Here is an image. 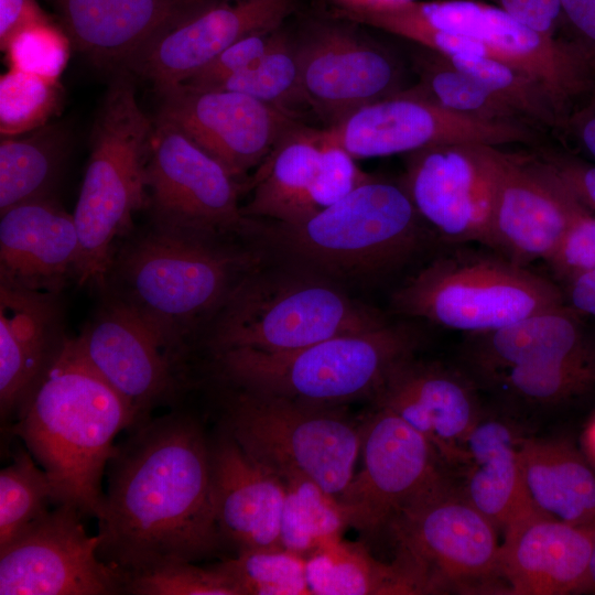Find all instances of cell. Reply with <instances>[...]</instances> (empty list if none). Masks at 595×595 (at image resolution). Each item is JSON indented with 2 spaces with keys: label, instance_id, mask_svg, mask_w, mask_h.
Wrapping results in <instances>:
<instances>
[{
  "label": "cell",
  "instance_id": "obj_1",
  "mask_svg": "<svg viewBox=\"0 0 595 595\" xmlns=\"http://www.w3.org/2000/svg\"><path fill=\"white\" fill-rule=\"evenodd\" d=\"M98 555L126 574L194 562L224 545L216 518L213 443L172 411L129 431L107 465Z\"/></svg>",
  "mask_w": 595,
  "mask_h": 595
},
{
  "label": "cell",
  "instance_id": "obj_2",
  "mask_svg": "<svg viewBox=\"0 0 595 595\" xmlns=\"http://www.w3.org/2000/svg\"><path fill=\"white\" fill-rule=\"evenodd\" d=\"M133 425L129 403L88 363L77 337L67 336L10 430L47 474L55 505L97 519L113 441Z\"/></svg>",
  "mask_w": 595,
  "mask_h": 595
},
{
  "label": "cell",
  "instance_id": "obj_3",
  "mask_svg": "<svg viewBox=\"0 0 595 595\" xmlns=\"http://www.w3.org/2000/svg\"><path fill=\"white\" fill-rule=\"evenodd\" d=\"M260 261L223 237L153 225L117 249L107 282L185 356L197 325L216 315Z\"/></svg>",
  "mask_w": 595,
  "mask_h": 595
},
{
  "label": "cell",
  "instance_id": "obj_4",
  "mask_svg": "<svg viewBox=\"0 0 595 595\" xmlns=\"http://www.w3.org/2000/svg\"><path fill=\"white\" fill-rule=\"evenodd\" d=\"M257 221L256 235L275 251L329 279L393 271L422 248L428 231L402 183L376 176L300 223Z\"/></svg>",
  "mask_w": 595,
  "mask_h": 595
},
{
  "label": "cell",
  "instance_id": "obj_5",
  "mask_svg": "<svg viewBox=\"0 0 595 595\" xmlns=\"http://www.w3.org/2000/svg\"><path fill=\"white\" fill-rule=\"evenodd\" d=\"M416 333L393 323L344 334L286 353L234 348L213 354L231 387L322 407L375 399L391 375L413 358Z\"/></svg>",
  "mask_w": 595,
  "mask_h": 595
},
{
  "label": "cell",
  "instance_id": "obj_6",
  "mask_svg": "<svg viewBox=\"0 0 595 595\" xmlns=\"http://www.w3.org/2000/svg\"><path fill=\"white\" fill-rule=\"evenodd\" d=\"M125 72L111 84L91 132V150L73 213L80 242L78 284L106 288L117 239L148 206L147 163L154 121Z\"/></svg>",
  "mask_w": 595,
  "mask_h": 595
},
{
  "label": "cell",
  "instance_id": "obj_7",
  "mask_svg": "<svg viewBox=\"0 0 595 595\" xmlns=\"http://www.w3.org/2000/svg\"><path fill=\"white\" fill-rule=\"evenodd\" d=\"M388 321L329 278L298 269L248 274L212 318V354L234 348L286 353Z\"/></svg>",
  "mask_w": 595,
  "mask_h": 595
},
{
  "label": "cell",
  "instance_id": "obj_8",
  "mask_svg": "<svg viewBox=\"0 0 595 595\" xmlns=\"http://www.w3.org/2000/svg\"><path fill=\"white\" fill-rule=\"evenodd\" d=\"M231 388L224 402L223 432L280 479L306 478L338 498L355 474L361 422L339 407Z\"/></svg>",
  "mask_w": 595,
  "mask_h": 595
},
{
  "label": "cell",
  "instance_id": "obj_9",
  "mask_svg": "<svg viewBox=\"0 0 595 595\" xmlns=\"http://www.w3.org/2000/svg\"><path fill=\"white\" fill-rule=\"evenodd\" d=\"M392 307L442 327L478 334L564 303L552 281L507 258L456 251L410 277L393 293Z\"/></svg>",
  "mask_w": 595,
  "mask_h": 595
},
{
  "label": "cell",
  "instance_id": "obj_10",
  "mask_svg": "<svg viewBox=\"0 0 595 595\" xmlns=\"http://www.w3.org/2000/svg\"><path fill=\"white\" fill-rule=\"evenodd\" d=\"M339 15L388 33L423 26L482 44L490 57L539 79L563 120L595 85V73L566 39L542 34L500 8L480 0H412L398 6L342 10Z\"/></svg>",
  "mask_w": 595,
  "mask_h": 595
},
{
  "label": "cell",
  "instance_id": "obj_11",
  "mask_svg": "<svg viewBox=\"0 0 595 595\" xmlns=\"http://www.w3.org/2000/svg\"><path fill=\"white\" fill-rule=\"evenodd\" d=\"M387 528L394 562L418 594L478 589L500 578L497 527L447 480L402 509Z\"/></svg>",
  "mask_w": 595,
  "mask_h": 595
},
{
  "label": "cell",
  "instance_id": "obj_12",
  "mask_svg": "<svg viewBox=\"0 0 595 595\" xmlns=\"http://www.w3.org/2000/svg\"><path fill=\"white\" fill-rule=\"evenodd\" d=\"M145 184L153 225L224 237L255 235L238 181L171 122L155 118Z\"/></svg>",
  "mask_w": 595,
  "mask_h": 595
},
{
  "label": "cell",
  "instance_id": "obj_13",
  "mask_svg": "<svg viewBox=\"0 0 595 595\" xmlns=\"http://www.w3.org/2000/svg\"><path fill=\"white\" fill-rule=\"evenodd\" d=\"M322 142L340 147L354 159L388 156L446 143H533L531 123L487 121L453 112L412 94H400L364 106L324 130Z\"/></svg>",
  "mask_w": 595,
  "mask_h": 595
},
{
  "label": "cell",
  "instance_id": "obj_14",
  "mask_svg": "<svg viewBox=\"0 0 595 595\" xmlns=\"http://www.w3.org/2000/svg\"><path fill=\"white\" fill-rule=\"evenodd\" d=\"M361 466L338 496L348 527L375 534L405 507L446 482L431 443L391 410L361 422Z\"/></svg>",
  "mask_w": 595,
  "mask_h": 595
},
{
  "label": "cell",
  "instance_id": "obj_15",
  "mask_svg": "<svg viewBox=\"0 0 595 595\" xmlns=\"http://www.w3.org/2000/svg\"><path fill=\"white\" fill-rule=\"evenodd\" d=\"M501 151L462 142L408 154L401 183L425 226L441 240L489 247Z\"/></svg>",
  "mask_w": 595,
  "mask_h": 595
},
{
  "label": "cell",
  "instance_id": "obj_16",
  "mask_svg": "<svg viewBox=\"0 0 595 595\" xmlns=\"http://www.w3.org/2000/svg\"><path fill=\"white\" fill-rule=\"evenodd\" d=\"M76 337L88 363L131 407V430L149 421L156 407L173 403L185 386V356L115 294Z\"/></svg>",
  "mask_w": 595,
  "mask_h": 595
},
{
  "label": "cell",
  "instance_id": "obj_17",
  "mask_svg": "<svg viewBox=\"0 0 595 595\" xmlns=\"http://www.w3.org/2000/svg\"><path fill=\"white\" fill-rule=\"evenodd\" d=\"M77 508L60 504L0 549L1 595L125 594L126 573L98 555Z\"/></svg>",
  "mask_w": 595,
  "mask_h": 595
},
{
  "label": "cell",
  "instance_id": "obj_18",
  "mask_svg": "<svg viewBox=\"0 0 595 595\" xmlns=\"http://www.w3.org/2000/svg\"><path fill=\"white\" fill-rule=\"evenodd\" d=\"M158 93L156 118L178 128L237 181L299 126L291 113L235 90L181 83Z\"/></svg>",
  "mask_w": 595,
  "mask_h": 595
},
{
  "label": "cell",
  "instance_id": "obj_19",
  "mask_svg": "<svg viewBox=\"0 0 595 595\" xmlns=\"http://www.w3.org/2000/svg\"><path fill=\"white\" fill-rule=\"evenodd\" d=\"M587 210L541 153L502 150L489 248L523 267L547 262Z\"/></svg>",
  "mask_w": 595,
  "mask_h": 595
},
{
  "label": "cell",
  "instance_id": "obj_20",
  "mask_svg": "<svg viewBox=\"0 0 595 595\" xmlns=\"http://www.w3.org/2000/svg\"><path fill=\"white\" fill-rule=\"evenodd\" d=\"M295 44L305 102L328 127L407 89L399 60L348 28L314 25Z\"/></svg>",
  "mask_w": 595,
  "mask_h": 595
},
{
  "label": "cell",
  "instance_id": "obj_21",
  "mask_svg": "<svg viewBox=\"0 0 595 595\" xmlns=\"http://www.w3.org/2000/svg\"><path fill=\"white\" fill-rule=\"evenodd\" d=\"M294 8L293 0H214L153 40L125 71L158 91L177 85L238 40L280 29Z\"/></svg>",
  "mask_w": 595,
  "mask_h": 595
},
{
  "label": "cell",
  "instance_id": "obj_22",
  "mask_svg": "<svg viewBox=\"0 0 595 595\" xmlns=\"http://www.w3.org/2000/svg\"><path fill=\"white\" fill-rule=\"evenodd\" d=\"M57 296L0 281L2 424L15 422L64 347Z\"/></svg>",
  "mask_w": 595,
  "mask_h": 595
},
{
  "label": "cell",
  "instance_id": "obj_23",
  "mask_svg": "<svg viewBox=\"0 0 595 595\" xmlns=\"http://www.w3.org/2000/svg\"><path fill=\"white\" fill-rule=\"evenodd\" d=\"M0 281L60 294L78 282L80 242L73 214L53 196L0 213Z\"/></svg>",
  "mask_w": 595,
  "mask_h": 595
},
{
  "label": "cell",
  "instance_id": "obj_24",
  "mask_svg": "<svg viewBox=\"0 0 595 595\" xmlns=\"http://www.w3.org/2000/svg\"><path fill=\"white\" fill-rule=\"evenodd\" d=\"M422 434L441 459L461 463L463 443L482 418L473 385L435 363H403L374 399Z\"/></svg>",
  "mask_w": 595,
  "mask_h": 595
},
{
  "label": "cell",
  "instance_id": "obj_25",
  "mask_svg": "<svg viewBox=\"0 0 595 595\" xmlns=\"http://www.w3.org/2000/svg\"><path fill=\"white\" fill-rule=\"evenodd\" d=\"M593 524H571L539 511L508 527L499 550V575L509 593H582L591 561Z\"/></svg>",
  "mask_w": 595,
  "mask_h": 595
},
{
  "label": "cell",
  "instance_id": "obj_26",
  "mask_svg": "<svg viewBox=\"0 0 595 595\" xmlns=\"http://www.w3.org/2000/svg\"><path fill=\"white\" fill-rule=\"evenodd\" d=\"M214 0H52L72 44L125 66L153 40Z\"/></svg>",
  "mask_w": 595,
  "mask_h": 595
},
{
  "label": "cell",
  "instance_id": "obj_27",
  "mask_svg": "<svg viewBox=\"0 0 595 595\" xmlns=\"http://www.w3.org/2000/svg\"><path fill=\"white\" fill-rule=\"evenodd\" d=\"M216 518L223 544L237 552L283 549L282 480L250 458L225 432L213 442Z\"/></svg>",
  "mask_w": 595,
  "mask_h": 595
},
{
  "label": "cell",
  "instance_id": "obj_28",
  "mask_svg": "<svg viewBox=\"0 0 595 595\" xmlns=\"http://www.w3.org/2000/svg\"><path fill=\"white\" fill-rule=\"evenodd\" d=\"M585 316L565 302L504 327L469 334L472 361L489 377L519 366L595 356Z\"/></svg>",
  "mask_w": 595,
  "mask_h": 595
},
{
  "label": "cell",
  "instance_id": "obj_29",
  "mask_svg": "<svg viewBox=\"0 0 595 595\" xmlns=\"http://www.w3.org/2000/svg\"><path fill=\"white\" fill-rule=\"evenodd\" d=\"M519 439L507 424L480 418L462 446L459 464L467 467L463 493L502 531L541 511L526 487L519 459Z\"/></svg>",
  "mask_w": 595,
  "mask_h": 595
},
{
  "label": "cell",
  "instance_id": "obj_30",
  "mask_svg": "<svg viewBox=\"0 0 595 595\" xmlns=\"http://www.w3.org/2000/svg\"><path fill=\"white\" fill-rule=\"evenodd\" d=\"M528 494L542 512L567 523L595 522V473L581 453L560 440L519 439Z\"/></svg>",
  "mask_w": 595,
  "mask_h": 595
},
{
  "label": "cell",
  "instance_id": "obj_31",
  "mask_svg": "<svg viewBox=\"0 0 595 595\" xmlns=\"http://www.w3.org/2000/svg\"><path fill=\"white\" fill-rule=\"evenodd\" d=\"M321 142L316 130L298 126L258 167L252 196L241 206L244 216L284 224L315 214L311 193L318 170Z\"/></svg>",
  "mask_w": 595,
  "mask_h": 595
},
{
  "label": "cell",
  "instance_id": "obj_32",
  "mask_svg": "<svg viewBox=\"0 0 595 595\" xmlns=\"http://www.w3.org/2000/svg\"><path fill=\"white\" fill-rule=\"evenodd\" d=\"M69 148V134L57 123L1 137L0 213L24 202L53 196Z\"/></svg>",
  "mask_w": 595,
  "mask_h": 595
},
{
  "label": "cell",
  "instance_id": "obj_33",
  "mask_svg": "<svg viewBox=\"0 0 595 595\" xmlns=\"http://www.w3.org/2000/svg\"><path fill=\"white\" fill-rule=\"evenodd\" d=\"M311 594H418L397 563L376 560L359 544L336 540L306 558Z\"/></svg>",
  "mask_w": 595,
  "mask_h": 595
},
{
  "label": "cell",
  "instance_id": "obj_34",
  "mask_svg": "<svg viewBox=\"0 0 595 595\" xmlns=\"http://www.w3.org/2000/svg\"><path fill=\"white\" fill-rule=\"evenodd\" d=\"M412 61L419 78L415 86L408 88L412 94L463 116L487 121L530 123L509 102L455 66L446 56L420 46L413 53Z\"/></svg>",
  "mask_w": 595,
  "mask_h": 595
},
{
  "label": "cell",
  "instance_id": "obj_35",
  "mask_svg": "<svg viewBox=\"0 0 595 595\" xmlns=\"http://www.w3.org/2000/svg\"><path fill=\"white\" fill-rule=\"evenodd\" d=\"M285 500L281 522L282 548L303 558L336 540L348 527L338 498L300 477L281 479Z\"/></svg>",
  "mask_w": 595,
  "mask_h": 595
},
{
  "label": "cell",
  "instance_id": "obj_36",
  "mask_svg": "<svg viewBox=\"0 0 595 595\" xmlns=\"http://www.w3.org/2000/svg\"><path fill=\"white\" fill-rule=\"evenodd\" d=\"M51 505L52 482L31 453L19 448L0 472V549L47 515Z\"/></svg>",
  "mask_w": 595,
  "mask_h": 595
},
{
  "label": "cell",
  "instance_id": "obj_37",
  "mask_svg": "<svg viewBox=\"0 0 595 595\" xmlns=\"http://www.w3.org/2000/svg\"><path fill=\"white\" fill-rule=\"evenodd\" d=\"M487 378L515 399L559 404L595 388V356L512 367Z\"/></svg>",
  "mask_w": 595,
  "mask_h": 595
},
{
  "label": "cell",
  "instance_id": "obj_38",
  "mask_svg": "<svg viewBox=\"0 0 595 595\" xmlns=\"http://www.w3.org/2000/svg\"><path fill=\"white\" fill-rule=\"evenodd\" d=\"M447 58L509 102L537 128H561L563 115L549 89L536 77L488 56Z\"/></svg>",
  "mask_w": 595,
  "mask_h": 595
},
{
  "label": "cell",
  "instance_id": "obj_39",
  "mask_svg": "<svg viewBox=\"0 0 595 595\" xmlns=\"http://www.w3.org/2000/svg\"><path fill=\"white\" fill-rule=\"evenodd\" d=\"M215 88L246 94L292 115V107L306 104L295 41L281 31L262 56Z\"/></svg>",
  "mask_w": 595,
  "mask_h": 595
},
{
  "label": "cell",
  "instance_id": "obj_40",
  "mask_svg": "<svg viewBox=\"0 0 595 595\" xmlns=\"http://www.w3.org/2000/svg\"><path fill=\"white\" fill-rule=\"evenodd\" d=\"M215 566L237 586L240 595L311 594L306 559L285 549H247Z\"/></svg>",
  "mask_w": 595,
  "mask_h": 595
},
{
  "label": "cell",
  "instance_id": "obj_41",
  "mask_svg": "<svg viewBox=\"0 0 595 595\" xmlns=\"http://www.w3.org/2000/svg\"><path fill=\"white\" fill-rule=\"evenodd\" d=\"M62 105L58 80L10 67L0 77L1 137L26 133L47 125Z\"/></svg>",
  "mask_w": 595,
  "mask_h": 595
},
{
  "label": "cell",
  "instance_id": "obj_42",
  "mask_svg": "<svg viewBox=\"0 0 595 595\" xmlns=\"http://www.w3.org/2000/svg\"><path fill=\"white\" fill-rule=\"evenodd\" d=\"M125 594L240 595V592L215 565L199 567L193 562L174 561L127 573Z\"/></svg>",
  "mask_w": 595,
  "mask_h": 595
},
{
  "label": "cell",
  "instance_id": "obj_43",
  "mask_svg": "<svg viewBox=\"0 0 595 595\" xmlns=\"http://www.w3.org/2000/svg\"><path fill=\"white\" fill-rule=\"evenodd\" d=\"M72 42L53 20L23 28L2 47L10 67L58 80Z\"/></svg>",
  "mask_w": 595,
  "mask_h": 595
},
{
  "label": "cell",
  "instance_id": "obj_44",
  "mask_svg": "<svg viewBox=\"0 0 595 595\" xmlns=\"http://www.w3.org/2000/svg\"><path fill=\"white\" fill-rule=\"evenodd\" d=\"M320 142L322 145L320 164L311 193L315 213L339 201L372 177L361 171L355 159L344 149L321 140Z\"/></svg>",
  "mask_w": 595,
  "mask_h": 595
},
{
  "label": "cell",
  "instance_id": "obj_45",
  "mask_svg": "<svg viewBox=\"0 0 595 595\" xmlns=\"http://www.w3.org/2000/svg\"><path fill=\"white\" fill-rule=\"evenodd\" d=\"M280 32L281 28L272 31L253 33L238 40L223 50L182 84L198 88L217 87L262 56L273 45Z\"/></svg>",
  "mask_w": 595,
  "mask_h": 595
},
{
  "label": "cell",
  "instance_id": "obj_46",
  "mask_svg": "<svg viewBox=\"0 0 595 595\" xmlns=\"http://www.w3.org/2000/svg\"><path fill=\"white\" fill-rule=\"evenodd\" d=\"M547 263L563 282L595 270V215L591 210L571 224Z\"/></svg>",
  "mask_w": 595,
  "mask_h": 595
},
{
  "label": "cell",
  "instance_id": "obj_47",
  "mask_svg": "<svg viewBox=\"0 0 595 595\" xmlns=\"http://www.w3.org/2000/svg\"><path fill=\"white\" fill-rule=\"evenodd\" d=\"M562 26L595 73V0H560Z\"/></svg>",
  "mask_w": 595,
  "mask_h": 595
},
{
  "label": "cell",
  "instance_id": "obj_48",
  "mask_svg": "<svg viewBox=\"0 0 595 595\" xmlns=\"http://www.w3.org/2000/svg\"><path fill=\"white\" fill-rule=\"evenodd\" d=\"M532 28L550 36H556L561 22L560 0H484Z\"/></svg>",
  "mask_w": 595,
  "mask_h": 595
},
{
  "label": "cell",
  "instance_id": "obj_49",
  "mask_svg": "<svg viewBox=\"0 0 595 595\" xmlns=\"http://www.w3.org/2000/svg\"><path fill=\"white\" fill-rule=\"evenodd\" d=\"M561 177L576 194L580 201L595 212V164L566 153L542 151Z\"/></svg>",
  "mask_w": 595,
  "mask_h": 595
},
{
  "label": "cell",
  "instance_id": "obj_50",
  "mask_svg": "<svg viewBox=\"0 0 595 595\" xmlns=\"http://www.w3.org/2000/svg\"><path fill=\"white\" fill-rule=\"evenodd\" d=\"M580 99L583 102L572 107L560 129L595 161V85Z\"/></svg>",
  "mask_w": 595,
  "mask_h": 595
},
{
  "label": "cell",
  "instance_id": "obj_51",
  "mask_svg": "<svg viewBox=\"0 0 595 595\" xmlns=\"http://www.w3.org/2000/svg\"><path fill=\"white\" fill-rule=\"evenodd\" d=\"M52 21L35 0H0L1 48L20 30L31 24Z\"/></svg>",
  "mask_w": 595,
  "mask_h": 595
},
{
  "label": "cell",
  "instance_id": "obj_52",
  "mask_svg": "<svg viewBox=\"0 0 595 595\" xmlns=\"http://www.w3.org/2000/svg\"><path fill=\"white\" fill-rule=\"evenodd\" d=\"M565 284V303L583 316L595 318V270L574 277Z\"/></svg>",
  "mask_w": 595,
  "mask_h": 595
},
{
  "label": "cell",
  "instance_id": "obj_53",
  "mask_svg": "<svg viewBox=\"0 0 595 595\" xmlns=\"http://www.w3.org/2000/svg\"><path fill=\"white\" fill-rule=\"evenodd\" d=\"M338 9H372L398 6L412 0H333Z\"/></svg>",
  "mask_w": 595,
  "mask_h": 595
},
{
  "label": "cell",
  "instance_id": "obj_54",
  "mask_svg": "<svg viewBox=\"0 0 595 595\" xmlns=\"http://www.w3.org/2000/svg\"><path fill=\"white\" fill-rule=\"evenodd\" d=\"M582 593L595 594V523L593 524V542L588 573Z\"/></svg>",
  "mask_w": 595,
  "mask_h": 595
},
{
  "label": "cell",
  "instance_id": "obj_55",
  "mask_svg": "<svg viewBox=\"0 0 595 595\" xmlns=\"http://www.w3.org/2000/svg\"><path fill=\"white\" fill-rule=\"evenodd\" d=\"M583 443L588 456L595 463V416L584 432Z\"/></svg>",
  "mask_w": 595,
  "mask_h": 595
}]
</instances>
